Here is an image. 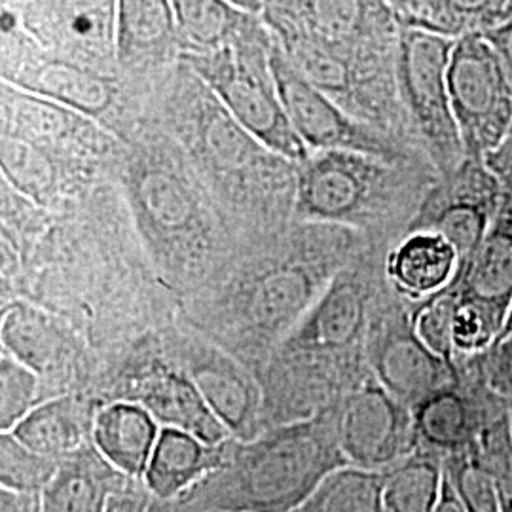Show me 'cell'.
<instances>
[{"label":"cell","mask_w":512,"mask_h":512,"mask_svg":"<svg viewBox=\"0 0 512 512\" xmlns=\"http://www.w3.org/2000/svg\"><path fill=\"white\" fill-rule=\"evenodd\" d=\"M272 33L255 14L232 46L205 54H183L226 110L256 143L302 165L311 156L281 103L270 69Z\"/></svg>","instance_id":"cell-3"},{"label":"cell","mask_w":512,"mask_h":512,"mask_svg":"<svg viewBox=\"0 0 512 512\" xmlns=\"http://www.w3.org/2000/svg\"><path fill=\"white\" fill-rule=\"evenodd\" d=\"M0 512H44L42 509V494H27V492H0Z\"/></svg>","instance_id":"cell-39"},{"label":"cell","mask_w":512,"mask_h":512,"mask_svg":"<svg viewBox=\"0 0 512 512\" xmlns=\"http://www.w3.org/2000/svg\"><path fill=\"white\" fill-rule=\"evenodd\" d=\"M139 203L150 224L162 232H179L192 220V203L183 186L162 171H150L139 184Z\"/></svg>","instance_id":"cell-32"},{"label":"cell","mask_w":512,"mask_h":512,"mask_svg":"<svg viewBox=\"0 0 512 512\" xmlns=\"http://www.w3.org/2000/svg\"><path fill=\"white\" fill-rule=\"evenodd\" d=\"M505 198V186L484 160L465 156L452 173L431 184L406 234L420 230L442 234L456 247L461 268L490 230Z\"/></svg>","instance_id":"cell-8"},{"label":"cell","mask_w":512,"mask_h":512,"mask_svg":"<svg viewBox=\"0 0 512 512\" xmlns=\"http://www.w3.org/2000/svg\"><path fill=\"white\" fill-rule=\"evenodd\" d=\"M317 279L302 268H281L264 275L251 294L249 313L256 325L277 329L308 310Z\"/></svg>","instance_id":"cell-26"},{"label":"cell","mask_w":512,"mask_h":512,"mask_svg":"<svg viewBox=\"0 0 512 512\" xmlns=\"http://www.w3.org/2000/svg\"><path fill=\"white\" fill-rule=\"evenodd\" d=\"M275 37L310 38L366 61H395L399 21L387 0H266Z\"/></svg>","instance_id":"cell-5"},{"label":"cell","mask_w":512,"mask_h":512,"mask_svg":"<svg viewBox=\"0 0 512 512\" xmlns=\"http://www.w3.org/2000/svg\"><path fill=\"white\" fill-rule=\"evenodd\" d=\"M450 97L465 156L484 160L512 128V82L501 55L482 33L456 38Z\"/></svg>","instance_id":"cell-7"},{"label":"cell","mask_w":512,"mask_h":512,"mask_svg":"<svg viewBox=\"0 0 512 512\" xmlns=\"http://www.w3.org/2000/svg\"><path fill=\"white\" fill-rule=\"evenodd\" d=\"M509 334H512V310L511 313H509L507 325H505V329H503V332H501V336H499V338H503V336H509ZM499 338H497V340H499Z\"/></svg>","instance_id":"cell-41"},{"label":"cell","mask_w":512,"mask_h":512,"mask_svg":"<svg viewBox=\"0 0 512 512\" xmlns=\"http://www.w3.org/2000/svg\"><path fill=\"white\" fill-rule=\"evenodd\" d=\"M336 431L349 465L368 471L387 473L420 448L412 408L374 376L346 395Z\"/></svg>","instance_id":"cell-10"},{"label":"cell","mask_w":512,"mask_h":512,"mask_svg":"<svg viewBox=\"0 0 512 512\" xmlns=\"http://www.w3.org/2000/svg\"><path fill=\"white\" fill-rule=\"evenodd\" d=\"M442 486V458L418 450L385 473V511L435 512Z\"/></svg>","instance_id":"cell-25"},{"label":"cell","mask_w":512,"mask_h":512,"mask_svg":"<svg viewBox=\"0 0 512 512\" xmlns=\"http://www.w3.org/2000/svg\"><path fill=\"white\" fill-rule=\"evenodd\" d=\"M444 476L452 484L467 512H501L494 480L478 458L475 448L442 459Z\"/></svg>","instance_id":"cell-34"},{"label":"cell","mask_w":512,"mask_h":512,"mask_svg":"<svg viewBox=\"0 0 512 512\" xmlns=\"http://www.w3.org/2000/svg\"><path fill=\"white\" fill-rule=\"evenodd\" d=\"M365 355L372 376L414 408L446 385L461 380L458 365L429 348L414 325V310L389 304L370 315Z\"/></svg>","instance_id":"cell-9"},{"label":"cell","mask_w":512,"mask_h":512,"mask_svg":"<svg viewBox=\"0 0 512 512\" xmlns=\"http://www.w3.org/2000/svg\"><path fill=\"white\" fill-rule=\"evenodd\" d=\"M183 54H205L232 46L255 14L230 0H171Z\"/></svg>","instance_id":"cell-22"},{"label":"cell","mask_w":512,"mask_h":512,"mask_svg":"<svg viewBox=\"0 0 512 512\" xmlns=\"http://www.w3.org/2000/svg\"><path fill=\"white\" fill-rule=\"evenodd\" d=\"M507 410L490 401L463 376L412 408L418 444L423 452L446 458L475 448L488 418Z\"/></svg>","instance_id":"cell-13"},{"label":"cell","mask_w":512,"mask_h":512,"mask_svg":"<svg viewBox=\"0 0 512 512\" xmlns=\"http://www.w3.org/2000/svg\"><path fill=\"white\" fill-rule=\"evenodd\" d=\"M459 302L484 311L501 332L512 310V192L473 256L446 287Z\"/></svg>","instance_id":"cell-12"},{"label":"cell","mask_w":512,"mask_h":512,"mask_svg":"<svg viewBox=\"0 0 512 512\" xmlns=\"http://www.w3.org/2000/svg\"><path fill=\"white\" fill-rule=\"evenodd\" d=\"M511 425H512V410H511Z\"/></svg>","instance_id":"cell-44"},{"label":"cell","mask_w":512,"mask_h":512,"mask_svg":"<svg viewBox=\"0 0 512 512\" xmlns=\"http://www.w3.org/2000/svg\"><path fill=\"white\" fill-rule=\"evenodd\" d=\"M129 476L114 469L95 444L61 458L52 482L42 492L44 512H105L112 495L128 486Z\"/></svg>","instance_id":"cell-16"},{"label":"cell","mask_w":512,"mask_h":512,"mask_svg":"<svg viewBox=\"0 0 512 512\" xmlns=\"http://www.w3.org/2000/svg\"><path fill=\"white\" fill-rule=\"evenodd\" d=\"M10 433L40 456L61 459L88 444L93 421L84 403L59 397L37 404Z\"/></svg>","instance_id":"cell-21"},{"label":"cell","mask_w":512,"mask_h":512,"mask_svg":"<svg viewBox=\"0 0 512 512\" xmlns=\"http://www.w3.org/2000/svg\"><path fill=\"white\" fill-rule=\"evenodd\" d=\"M4 351L35 372L44 370L54 355V336L33 311L10 310L2 319Z\"/></svg>","instance_id":"cell-35"},{"label":"cell","mask_w":512,"mask_h":512,"mask_svg":"<svg viewBox=\"0 0 512 512\" xmlns=\"http://www.w3.org/2000/svg\"><path fill=\"white\" fill-rule=\"evenodd\" d=\"M2 173L21 194L35 202H48L57 190V171L46 148L18 135H2Z\"/></svg>","instance_id":"cell-27"},{"label":"cell","mask_w":512,"mask_h":512,"mask_svg":"<svg viewBox=\"0 0 512 512\" xmlns=\"http://www.w3.org/2000/svg\"><path fill=\"white\" fill-rule=\"evenodd\" d=\"M150 492L137 488L133 482H129L126 488H122L118 494L112 495L105 512H148L150 511Z\"/></svg>","instance_id":"cell-37"},{"label":"cell","mask_w":512,"mask_h":512,"mask_svg":"<svg viewBox=\"0 0 512 512\" xmlns=\"http://www.w3.org/2000/svg\"><path fill=\"white\" fill-rule=\"evenodd\" d=\"M148 512H154V509H152V507H150V511H148Z\"/></svg>","instance_id":"cell-43"},{"label":"cell","mask_w":512,"mask_h":512,"mask_svg":"<svg viewBox=\"0 0 512 512\" xmlns=\"http://www.w3.org/2000/svg\"><path fill=\"white\" fill-rule=\"evenodd\" d=\"M10 112L12 124L18 128L12 133L23 135L42 147L73 137L74 129L84 122L80 112L23 90L10 101Z\"/></svg>","instance_id":"cell-28"},{"label":"cell","mask_w":512,"mask_h":512,"mask_svg":"<svg viewBox=\"0 0 512 512\" xmlns=\"http://www.w3.org/2000/svg\"><path fill=\"white\" fill-rule=\"evenodd\" d=\"M38 395V372L23 365L10 353L0 361V431H12L35 406Z\"/></svg>","instance_id":"cell-36"},{"label":"cell","mask_w":512,"mask_h":512,"mask_svg":"<svg viewBox=\"0 0 512 512\" xmlns=\"http://www.w3.org/2000/svg\"><path fill=\"white\" fill-rule=\"evenodd\" d=\"M435 512H467L446 476H444V486H442V494H440L439 505Z\"/></svg>","instance_id":"cell-40"},{"label":"cell","mask_w":512,"mask_h":512,"mask_svg":"<svg viewBox=\"0 0 512 512\" xmlns=\"http://www.w3.org/2000/svg\"><path fill=\"white\" fill-rule=\"evenodd\" d=\"M476 454L494 480L501 512H512L511 410H499L484 423L476 442Z\"/></svg>","instance_id":"cell-33"},{"label":"cell","mask_w":512,"mask_h":512,"mask_svg":"<svg viewBox=\"0 0 512 512\" xmlns=\"http://www.w3.org/2000/svg\"><path fill=\"white\" fill-rule=\"evenodd\" d=\"M190 378L230 437H238L241 442L256 439L260 395L247 374L232 361L215 355L194 366Z\"/></svg>","instance_id":"cell-20"},{"label":"cell","mask_w":512,"mask_h":512,"mask_svg":"<svg viewBox=\"0 0 512 512\" xmlns=\"http://www.w3.org/2000/svg\"><path fill=\"white\" fill-rule=\"evenodd\" d=\"M183 55L171 0H116V61L129 69Z\"/></svg>","instance_id":"cell-14"},{"label":"cell","mask_w":512,"mask_h":512,"mask_svg":"<svg viewBox=\"0 0 512 512\" xmlns=\"http://www.w3.org/2000/svg\"><path fill=\"white\" fill-rule=\"evenodd\" d=\"M456 38L418 27L399 29L395 76L406 118L437 173L448 175L465 158L450 97V59Z\"/></svg>","instance_id":"cell-4"},{"label":"cell","mask_w":512,"mask_h":512,"mask_svg":"<svg viewBox=\"0 0 512 512\" xmlns=\"http://www.w3.org/2000/svg\"><path fill=\"white\" fill-rule=\"evenodd\" d=\"M385 473L344 465L332 471L291 512H387Z\"/></svg>","instance_id":"cell-24"},{"label":"cell","mask_w":512,"mask_h":512,"mask_svg":"<svg viewBox=\"0 0 512 512\" xmlns=\"http://www.w3.org/2000/svg\"><path fill=\"white\" fill-rule=\"evenodd\" d=\"M137 401L162 427L181 429L207 444H222L230 437L192 378L181 374H156L141 384Z\"/></svg>","instance_id":"cell-19"},{"label":"cell","mask_w":512,"mask_h":512,"mask_svg":"<svg viewBox=\"0 0 512 512\" xmlns=\"http://www.w3.org/2000/svg\"><path fill=\"white\" fill-rule=\"evenodd\" d=\"M344 465L336 416L317 414L243 442L213 473L220 482L211 505L220 512H291Z\"/></svg>","instance_id":"cell-1"},{"label":"cell","mask_w":512,"mask_h":512,"mask_svg":"<svg viewBox=\"0 0 512 512\" xmlns=\"http://www.w3.org/2000/svg\"><path fill=\"white\" fill-rule=\"evenodd\" d=\"M65 40L57 55L80 63L116 59V0H63Z\"/></svg>","instance_id":"cell-23"},{"label":"cell","mask_w":512,"mask_h":512,"mask_svg":"<svg viewBox=\"0 0 512 512\" xmlns=\"http://www.w3.org/2000/svg\"><path fill=\"white\" fill-rule=\"evenodd\" d=\"M372 289L361 270H338L302 321L296 346L311 353L348 357L365 348Z\"/></svg>","instance_id":"cell-11"},{"label":"cell","mask_w":512,"mask_h":512,"mask_svg":"<svg viewBox=\"0 0 512 512\" xmlns=\"http://www.w3.org/2000/svg\"><path fill=\"white\" fill-rule=\"evenodd\" d=\"M439 173L429 164H391L351 150H317L300 165L298 217L321 224L382 230L416 215Z\"/></svg>","instance_id":"cell-2"},{"label":"cell","mask_w":512,"mask_h":512,"mask_svg":"<svg viewBox=\"0 0 512 512\" xmlns=\"http://www.w3.org/2000/svg\"><path fill=\"white\" fill-rule=\"evenodd\" d=\"M59 461L33 452L10 431L0 435V486L4 490L42 494L57 473Z\"/></svg>","instance_id":"cell-30"},{"label":"cell","mask_w":512,"mask_h":512,"mask_svg":"<svg viewBox=\"0 0 512 512\" xmlns=\"http://www.w3.org/2000/svg\"><path fill=\"white\" fill-rule=\"evenodd\" d=\"M509 0H439L418 29L459 38L482 33L507 18Z\"/></svg>","instance_id":"cell-29"},{"label":"cell","mask_w":512,"mask_h":512,"mask_svg":"<svg viewBox=\"0 0 512 512\" xmlns=\"http://www.w3.org/2000/svg\"><path fill=\"white\" fill-rule=\"evenodd\" d=\"M456 247L437 232H408L385 256V277L399 296L421 302L450 285L458 272Z\"/></svg>","instance_id":"cell-15"},{"label":"cell","mask_w":512,"mask_h":512,"mask_svg":"<svg viewBox=\"0 0 512 512\" xmlns=\"http://www.w3.org/2000/svg\"><path fill=\"white\" fill-rule=\"evenodd\" d=\"M270 69L287 116L311 152L351 150L382 158L391 164L433 165L420 152L404 147L382 131L357 120L330 95L310 84L289 63L274 35Z\"/></svg>","instance_id":"cell-6"},{"label":"cell","mask_w":512,"mask_h":512,"mask_svg":"<svg viewBox=\"0 0 512 512\" xmlns=\"http://www.w3.org/2000/svg\"><path fill=\"white\" fill-rule=\"evenodd\" d=\"M162 425L143 404L114 403L93 421V444L114 469L141 478L158 442Z\"/></svg>","instance_id":"cell-18"},{"label":"cell","mask_w":512,"mask_h":512,"mask_svg":"<svg viewBox=\"0 0 512 512\" xmlns=\"http://www.w3.org/2000/svg\"><path fill=\"white\" fill-rule=\"evenodd\" d=\"M459 374L490 401L512 410V334L495 340L482 353L456 363Z\"/></svg>","instance_id":"cell-31"},{"label":"cell","mask_w":512,"mask_h":512,"mask_svg":"<svg viewBox=\"0 0 512 512\" xmlns=\"http://www.w3.org/2000/svg\"><path fill=\"white\" fill-rule=\"evenodd\" d=\"M509 18H512V0H509V8H507V18L505 19Z\"/></svg>","instance_id":"cell-42"},{"label":"cell","mask_w":512,"mask_h":512,"mask_svg":"<svg viewBox=\"0 0 512 512\" xmlns=\"http://www.w3.org/2000/svg\"><path fill=\"white\" fill-rule=\"evenodd\" d=\"M439 0H387L391 10L395 12L399 25L404 27H420L423 18Z\"/></svg>","instance_id":"cell-38"},{"label":"cell","mask_w":512,"mask_h":512,"mask_svg":"<svg viewBox=\"0 0 512 512\" xmlns=\"http://www.w3.org/2000/svg\"><path fill=\"white\" fill-rule=\"evenodd\" d=\"M224 461V442L207 444L181 429L162 427L143 475L145 486L150 495L167 501L219 471Z\"/></svg>","instance_id":"cell-17"}]
</instances>
